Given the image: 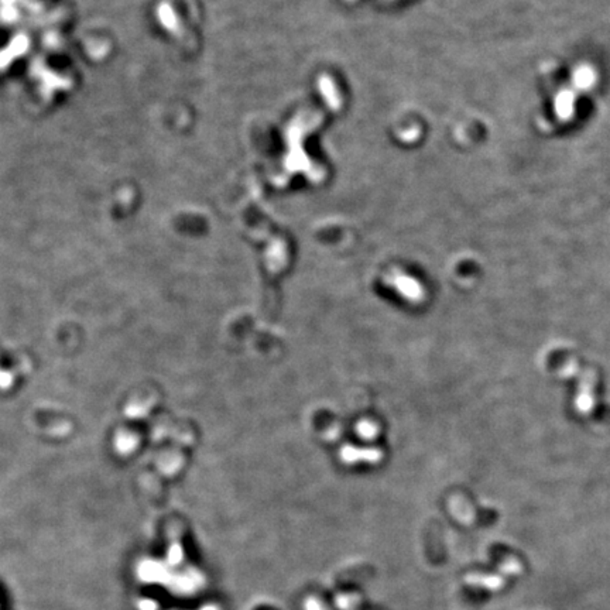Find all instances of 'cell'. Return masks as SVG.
I'll use <instances>...</instances> for the list:
<instances>
[{
  "instance_id": "obj_5",
  "label": "cell",
  "mask_w": 610,
  "mask_h": 610,
  "mask_svg": "<svg viewBox=\"0 0 610 610\" xmlns=\"http://www.w3.org/2000/svg\"><path fill=\"white\" fill-rule=\"evenodd\" d=\"M521 563H519L516 558H507L499 565V574L503 577H513L519 575L521 572Z\"/></svg>"
},
{
  "instance_id": "obj_3",
  "label": "cell",
  "mask_w": 610,
  "mask_h": 610,
  "mask_svg": "<svg viewBox=\"0 0 610 610\" xmlns=\"http://www.w3.org/2000/svg\"><path fill=\"white\" fill-rule=\"evenodd\" d=\"M465 582L470 587L486 589V591H500L504 585V577L500 574H469Z\"/></svg>"
},
{
  "instance_id": "obj_2",
  "label": "cell",
  "mask_w": 610,
  "mask_h": 610,
  "mask_svg": "<svg viewBox=\"0 0 610 610\" xmlns=\"http://www.w3.org/2000/svg\"><path fill=\"white\" fill-rule=\"evenodd\" d=\"M581 95H585L571 81L558 89L554 96V113L560 122H570L574 119L577 112V103Z\"/></svg>"
},
{
  "instance_id": "obj_1",
  "label": "cell",
  "mask_w": 610,
  "mask_h": 610,
  "mask_svg": "<svg viewBox=\"0 0 610 610\" xmlns=\"http://www.w3.org/2000/svg\"><path fill=\"white\" fill-rule=\"evenodd\" d=\"M561 375L565 378H578V389L575 396V410L582 414L588 415L594 411L597 405L595 397V388H597V373L591 369H584L580 366V363L575 359H567L563 362Z\"/></svg>"
},
{
  "instance_id": "obj_4",
  "label": "cell",
  "mask_w": 610,
  "mask_h": 610,
  "mask_svg": "<svg viewBox=\"0 0 610 610\" xmlns=\"http://www.w3.org/2000/svg\"><path fill=\"white\" fill-rule=\"evenodd\" d=\"M361 601L356 594H339L335 597V606L338 610H361Z\"/></svg>"
},
{
  "instance_id": "obj_7",
  "label": "cell",
  "mask_w": 610,
  "mask_h": 610,
  "mask_svg": "<svg viewBox=\"0 0 610 610\" xmlns=\"http://www.w3.org/2000/svg\"><path fill=\"white\" fill-rule=\"evenodd\" d=\"M198 610H220V608L216 606V605H208V606H203V608Z\"/></svg>"
},
{
  "instance_id": "obj_6",
  "label": "cell",
  "mask_w": 610,
  "mask_h": 610,
  "mask_svg": "<svg viewBox=\"0 0 610 610\" xmlns=\"http://www.w3.org/2000/svg\"><path fill=\"white\" fill-rule=\"evenodd\" d=\"M304 610H329V608L320 598L310 597L304 602Z\"/></svg>"
}]
</instances>
